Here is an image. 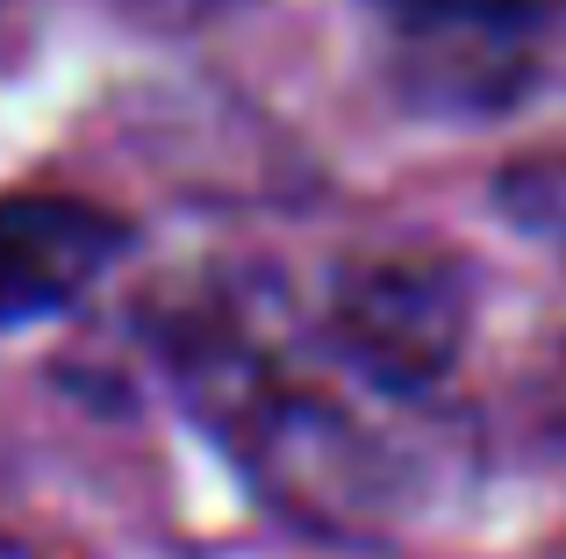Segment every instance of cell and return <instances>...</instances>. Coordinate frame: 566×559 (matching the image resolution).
<instances>
[{"instance_id":"6da1fadb","label":"cell","mask_w":566,"mask_h":559,"mask_svg":"<svg viewBox=\"0 0 566 559\" xmlns=\"http://www.w3.org/2000/svg\"><path fill=\"white\" fill-rule=\"evenodd\" d=\"M473 294L452 259H374L337 294V351L387 394H423L467 351Z\"/></svg>"},{"instance_id":"7a4b0ae2","label":"cell","mask_w":566,"mask_h":559,"mask_svg":"<svg viewBox=\"0 0 566 559\" xmlns=\"http://www.w3.org/2000/svg\"><path fill=\"white\" fill-rule=\"evenodd\" d=\"M115 252H123V223L94 201L8 194L0 201V323H29L80 302Z\"/></svg>"},{"instance_id":"3957f363","label":"cell","mask_w":566,"mask_h":559,"mask_svg":"<svg viewBox=\"0 0 566 559\" xmlns=\"http://www.w3.org/2000/svg\"><path fill=\"white\" fill-rule=\"evenodd\" d=\"M531 36L538 22H502V14H401L416 94L452 101V108H488L516 94L531 72Z\"/></svg>"},{"instance_id":"277c9868","label":"cell","mask_w":566,"mask_h":559,"mask_svg":"<svg viewBox=\"0 0 566 559\" xmlns=\"http://www.w3.org/2000/svg\"><path fill=\"white\" fill-rule=\"evenodd\" d=\"M531 423H538V437L566 460V337L545 351L538 380H531Z\"/></svg>"},{"instance_id":"5b68a950","label":"cell","mask_w":566,"mask_h":559,"mask_svg":"<svg viewBox=\"0 0 566 559\" xmlns=\"http://www.w3.org/2000/svg\"><path fill=\"white\" fill-rule=\"evenodd\" d=\"M401 14H502V22H545V14L559 8V0H387Z\"/></svg>"},{"instance_id":"8992f818","label":"cell","mask_w":566,"mask_h":559,"mask_svg":"<svg viewBox=\"0 0 566 559\" xmlns=\"http://www.w3.org/2000/svg\"><path fill=\"white\" fill-rule=\"evenodd\" d=\"M166 8H222V0H166Z\"/></svg>"}]
</instances>
